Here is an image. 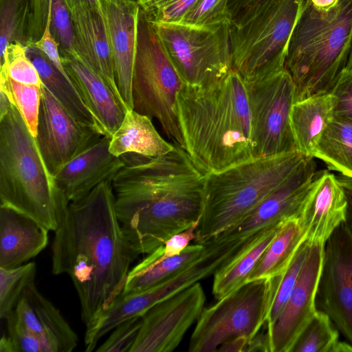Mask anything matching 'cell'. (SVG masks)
Listing matches in <instances>:
<instances>
[{"instance_id": "26", "label": "cell", "mask_w": 352, "mask_h": 352, "mask_svg": "<svg viewBox=\"0 0 352 352\" xmlns=\"http://www.w3.org/2000/svg\"><path fill=\"white\" fill-rule=\"evenodd\" d=\"M24 47L27 56L39 74L43 85L77 120L102 133L67 74L60 71L33 43H28Z\"/></svg>"}, {"instance_id": "25", "label": "cell", "mask_w": 352, "mask_h": 352, "mask_svg": "<svg viewBox=\"0 0 352 352\" xmlns=\"http://www.w3.org/2000/svg\"><path fill=\"white\" fill-rule=\"evenodd\" d=\"M175 146L157 132L151 118L131 109L126 112L111 136L109 150L118 157L127 153L156 157L169 153Z\"/></svg>"}, {"instance_id": "18", "label": "cell", "mask_w": 352, "mask_h": 352, "mask_svg": "<svg viewBox=\"0 0 352 352\" xmlns=\"http://www.w3.org/2000/svg\"><path fill=\"white\" fill-rule=\"evenodd\" d=\"M348 200L338 177L317 172L298 221L309 244L324 245L336 228L346 221Z\"/></svg>"}, {"instance_id": "24", "label": "cell", "mask_w": 352, "mask_h": 352, "mask_svg": "<svg viewBox=\"0 0 352 352\" xmlns=\"http://www.w3.org/2000/svg\"><path fill=\"white\" fill-rule=\"evenodd\" d=\"M333 96L321 93L296 101L290 113V123L296 150L314 157L320 138L333 117Z\"/></svg>"}, {"instance_id": "29", "label": "cell", "mask_w": 352, "mask_h": 352, "mask_svg": "<svg viewBox=\"0 0 352 352\" xmlns=\"http://www.w3.org/2000/svg\"><path fill=\"white\" fill-rule=\"evenodd\" d=\"M283 223L265 230L243 252L214 273L212 294L217 300L248 281L261 256Z\"/></svg>"}, {"instance_id": "10", "label": "cell", "mask_w": 352, "mask_h": 352, "mask_svg": "<svg viewBox=\"0 0 352 352\" xmlns=\"http://www.w3.org/2000/svg\"><path fill=\"white\" fill-rule=\"evenodd\" d=\"M230 22L151 23L183 81L200 86L216 81L232 69Z\"/></svg>"}, {"instance_id": "36", "label": "cell", "mask_w": 352, "mask_h": 352, "mask_svg": "<svg viewBox=\"0 0 352 352\" xmlns=\"http://www.w3.org/2000/svg\"><path fill=\"white\" fill-rule=\"evenodd\" d=\"M152 23H177L199 0H135Z\"/></svg>"}, {"instance_id": "16", "label": "cell", "mask_w": 352, "mask_h": 352, "mask_svg": "<svg viewBox=\"0 0 352 352\" xmlns=\"http://www.w3.org/2000/svg\"><path fill=\"white\" fill-rule=\"evenodd\" d=\"M324 246L310 244L292 294L276 321L267 330L270 352H290L298 336L316 314Z\"/></svg>"}, {"instance_id": "3", "label": "cell", "mask_w": 352, "mask_h": 352, "mask_svg": "<svg viewBox=\"0 0 352 352\" xmlns=\"http://www.w3.org/2000/svg\"><path fill=\"white\" fill-rule=\"evenodd\" d=\"M176 111L182 148L205 173L254 157L245 86L232 69L207 85L184 83Z\"/></svg>"}, {"instance_id": "27", "label": "cell", "mask_w": 352, "mask_h": 352, "mask_svg": "<svg viewBox=\"0 0 352 352\" xmlns=\"http://www.w3.org/2000/svg\"><path fill=\"white\" fill-rule=\"evenodd\" d=\"M205 243L189 245L180 254L160 259L153 251L129 272L122 294L148 289L183 270L197 259Z\"/></svg>"}, {"instance_id": "38", "label": "cell", "mask_w": 352, "mask_h": 352, "mask_svg": "<svg viewBox=\"0 0 352 352\" xmlns=\"http://www.w3.org/2000/svg\"><path fill=\"white\" fill-rule=\"evenodd\" d=\"M52 24L58 43L67 54L78 57L75 34L69 10L64 0H50Z\"/></svg>"}, {"instance_id": "35", "label": "cell", "mask_w": 352, "mask_h": 352, "mask_svg": "<svg viewBox=\"0 0 352 352\" xmlns=\"http://www.w3.org/2000/svg\"><path fill=\"white\" fill-rule=\"evenodd\" d=\"M0 74H8L12 79L19 82L43 85L36 69L19 42L8 45L3 60L1 63Z\"/></svg>"}, {"instance_id": "22", "label": "cell", "mask_w": 352, "mask_h": 352, "mask_svg": "<svg viewBox=\"0 0 352 352\" xmlns=\"http://www.w3.org/2000/svg\"><path fill=\"white\" fill-rule=\"evenodd\" d=\"M68 10L75 34L77 58L98 74L125 105L116 85L112 53L100 12L85 6Z\"/></svg>"}, {"instance_id": "5", "label": "cell", "mask_w": 352, "mask_h": 352, "mask_svg": "<svg viewBox=\"0 0 352 352\" xmlns=\"http://www.w3.org/2000/svg\"><path fill=\"white\" fill-rule=\"evenodd\" d=\"M18 109L0 117V206L55 231L69 205Z\"/></svg>"}, {"instance_id": "6", "label": "cell", "mask_w": 352, "mask_h": 352, "mask_svg": "<svg viewBox=\"0 0 352 352\" xmlns=\"http://www.w3.org/2000/svg\"><path fill=\"white\" fill-rule=\"evenodd\" d=\"M311 157L295 151L253 157L207 174L197 243H204L239 222Z\"/></svg>"}, {"instance_id": "46", "label": "cell", "mask_w": 352, "mask_h": 352, "mask_svg": "<svg viewBox=\"0 0 352 352\" xmlns=\"http://www.w3.org/2000/svg\"><path fill=\"white\" fill-rule=\"evenodd\" d=\"M345 190L347 200L348 209L346 222L352 230V179L344 176H337Z\"/></svg>"}, {"instance_id": "1", "label": "cell", "mask_w": 352, "mask_h": 352, "mask_svg": "<svg viewBox=\"0 0 352 352\" xmlns=\"http://www.w3.org/2000/svg\"><path fill=\"white\" fill-rule=\"evenodd\" d=\"M138 255L118 218L112 180L69 204L54 231L52 272L71 278L86 329L123 292Z\"/></svg>"}, {"instance_id": "2", "label": "cell", "mask_w": 352, "mask_h": 352, "mask_svg": "<svg viewBox=\"0 0 352 352\" xmlns=\"http://www.w3.org/2000/svg\"><path fill=\"white\" fill-rule=\"evenodd\" d=\"M112 179L122 229L138 254H151L201 217L207 174L179 146L156 157L121 155Z\"/></svg>"}, {"instance_id": "11", "label": "cell", "mask_w": 352, "mask_h": 352, "mask_svg": "<svg viewBox=\"0 0 352 352\" xmlns=\"http://www.w3.org/2000/svg\"><path fill=\"white\" fill-rule=\"evenodd\" d=\"M243 81L253 157H272L297 151L290 123L296 87L285 67Z\"/></svg>"}, {"instance_id": "31", "label": "cell", "mask_w": 352, "mask_h": 352, "mask_svg": "<svg viewBox=\"0 0 352 352\" xmlns=\"http://www.w3.org/2000/svg\"><path fill=\"white\" fill-rule=\"evenodd\" d=\"M340 335L328 315L317 309L290 352H334Z\"/></svg>"}, {"instance_id": "33", "label": "cell", "mask_w": 352, "mask_h": 352, "mask_svg": "<svg viewBox=\"0 0 352 352\" xmlns=\"http://www.w3.org/2000/svg\"><path fill=\"white\" fill-rule=\"evenodd\" d=\"M36 265L28 262L10 269L0 267V318L6 320L12 312L23 291L35 281Z\"/></svg>"}, {"instance_id": "15", "label": "cell", "mask_w": 352, "mask_h": 352, "mask_svg": "<svg viewBox=\"0 0 352 352\" xmlns=\"http://www.w3.org/2000/svg\"><path fill=\"white\" fill-rule=\"evenodd\" d=\"M317 172L314 157H311L239 222L216 236L245 239L288 219L298 218Z\"/></svg>"}, {"instance_id": "23", "label": "cell", "mask_w": 352, "mask_h": 352, "mask_svg": "<svg viewBox=\"0 0 352 352\" xmlns=\"http://www.w3.org/2000/svg\"><path fill=\"white\" fill-rule=\"evenodd\" d=\"M50 230L12 208L0 206V267L28 263L48 244Z\"/></svg>"}, {"instance_id": "21", "label": "cell", "mask_w": 352, "mask_h": 352, "mask_svg": "<svg viewBox=\"0 0 352 352\" xmlns=\"http://www.w3.org/2000/svg\"><path fill=\"white\" fill-rule=\"evenodd\" d=\"M61 60L68 77L102 134L111 137L121 124L128 111L126 107L108 85L80 58L67 54Z\"/></svg>"}, {"instance_id": "28", "label": "cell", "mask_w": 352, "mask_h": 352, "mask_svg": "<svg viewBox=\"0 0 352 352\" xmlns=\"http://www.w3.org/2000/svg\"><path fill=\"white\" fill-rule=\"evenodd\" d=\"M305 240L298 218L285 221L261 256L248 281L281 276Z\"/></svg>"}, {"instance_id": "12", "label": "cell", "mask_w": 352, "mask_h": 352, "mask_svg": "<svg viewBox=\"0 0 352 352\" xmlns=\"http://www.w3.org/2000/svg\"><path fill=\"white\" fill-rule=\"evenodd\" d=\"M316 307L352 344V230L346 221L324 244Z\"/></svg>"}, {"instance_id": "8", "label": "cell", "mask_w": 352, "mask_h": 352, "mask_svg": "<svg viewBox=\"0 0 352 352\" xmlns=\"http://www.w3.org/2000/svg\"><path fill=\"white\" fill-rule=\"evenodd\" d=\"M184 83L153 25L140 10L132 80L133 109L155 118L164 134L182 148L176 105Z\"/></svg>"}, {"instance_id": "40", "label": "cell", "mask_w": 352, "mask_h": 352, "mask_svg": "<svg viewBox=\"0 0 352 352\" xmlns=\"http://www.w3.org/2000/svg\"><path fill=\"white\" fill-rule=\"evenodd\" d=\"M22 0H1V43L0 60H3L7 47L12 43L22 24Z\"/></svg>"}, {"instance_id": "39", "label": "cell", "mask_w": 352, "mask_h": 352, "mask_svg": "<svg viewBox=\"0 0 352 352\" xmlns=\"http://www.w3.org/2000/svg\"><path fill=\"white\" fill-rule=\"evenodd\" d=\"M142 316L129 318L111 331L107 339L96 350L98 352H129L142 325Z\"/></svg>"}, {"instance_id": "48", "label": "cell", "mask_w": 352, "mask_h": 352, "mask_svg": "<svg viewBox=\"0 0 352 352\" xmlns=\"http://www.w3.org/2000/svg\"><path fill=\"white\" fill-rule=\"evenodd\" d=\"M68 9L85 6L100 12V0H64Z\"/></svg>"}, {"instance_id": "9", "label": "cell", "mask_w": 352, "mask_h": 352, "mask_svg": "<svg viewBox=\"0 0 352 352\" xmlns=\"http://www.w3.org/2000/svg\"><path fill=\"white\" fill-rule=\"evenodd\" d=\"M279 277L248 281L204 308L188 351H217L223 343L241 336L250 342L267 322Z\"/></svg>"}, {"instance_id": "45", "label": "cell", "mask_w": 352, "mask_h": 352, "mask_svg": "<svg viewBox=\"0 0 352 352\" xmlns=\"http://www.w3.org/2000/svg\"><path fill=\"white\" fill-rule=\"evenodd\" d=\"M250 340L243 336L236 337L223 343L217 351L221 352H243L246 351Z\"/></svg>"}, {"instance_id": "32", "label": "cell", "mask_w": 352, "mask_h": 352, "mask_svg": "<svg viewBox=\"0 0 352 352\" xmlns=\"http://www.w3.org/2000/svg\"><path fill=\"white\" fill-rule=\"evenodd\" d=\"M0 91L15 106L30 133L35 138L42 97L41 87L17 82L8 75L0 76Z\"/></svg>"}, {"instance_id": "49", "label": "cell", "mask_w": 352, "mask_h": 352, "mask_svg": "<svg viewBox=\"0 0 352 352\" xmlns=\"http://www.w3.org/2000/svg\"><path fill=\"white\" fill-rule=\"evenodd\" d=\"M0 352H15L13 343L8 335L1 336L0 340Z\"/></svg>"}, {"instance_id": "30", "label": "cell", "mask_w": 352, "mask_h": 352, "mask_svg": "<svg viewBox=\"0 0 352 352\" xmlns=\"http://www.w3.org/2000/svg\"><path fill=\"white\" fill-rule=\"evenodd\" d=\"M314 158L352 179V121L333 116L320 138Z\"/></svg>"}, {"instance_id": "42", "label": "cell", "mask_w": 352, "mask_h": 352, "mask_svg": "<svg viewBox=\"0 0 352 352\" xmlns=\"http://www.w3.org/2000/svg\"><path fill=\"white\" fill-rule=\"evenodd\" d=\"M330 93L333 96V116L352 121V72L343 69Z\"/></svg>"}, {"instance_id": "14", "label": "cell", "mask_w": 352, "mask_h": 352, "mask_svg": "<svg viewBox=\"0 0 352 352\" xmlns=\"http://www.w3.org/2000/svg\"><path fill=\"white\" fill-rule=\"evenodd\" d=\"M36 142L50 173L102 135L98 129L77 120L43 86Z\"/></svg>"}, {"instance_id": "50", "label": "cell", "mask_w": 352, "mask_h": 352, "mask_svg": "<svg viewBox=\"0 0 352 352\" xmlns=\"http://www.w3.org/2000/svg\"><path fill=\"white\" fill-rule=\"evenodd\" d=\"M344 69L352 72V41H351V45L349 55L346 65L344 67Z\"/></svg>"}, {"instance_id": "13", "label": "cell", "mask_w": 352, "mask_h": 352, "mask_svg": "<svg viewBox=\"0 0 352 352\" xmlns=\"http://www.w3.org/2000/svg\"><path fill=\"white\" fill-rule=\"evenodd\" d=\"M206 301L196 283L157 303L142 316V325L129 352H170L197 320Z\"/></svg>"}, {"instance_id": "34", "label": "cell", "mask_w": 352, "mask_h": 352, "mask_svg": "<svg viewBox=\"0 0 352 352\" xmlns=\"http://www.w3.org/2000/svg\"><path fill=\"white\" fill-rule=\"evenodd\" d=\"M309 246L310 244L305 240L287 270L280 276L267 320V330L272 327L287 303L307 256Z\"/></svg>"}, {"instance_id": "20", "label": "cell", "mask_w": 352, "mask_h": 352, "mask_svg": "<svg viewBox=\"0 0 352 352\" xmlns=\"http://www.w3.org/2000/svg\"><path fill=\"white\" fill-rule=\"evenodd\" d=\"M23 327L45 341L52 352H72L78 338L59 310L37 289L27 286L10 314Z\"/></svg>"}, {"instance_id": "47", "label": "cell", "mask_w": 352, "mask_h": 352, "mask_svg": "<svg viewBox=\"0 0 352 352\" xmlns=\"http://www.w3.org/2000/svg\"><path fill=\"white\" fill-rule=\"evenodd\" d=\"M263 0H228V10L231 20L241 11Z\"/></svg>"}, {"instance_id": "44", "label": "cell", "mask_w": 352, "mask_h": 352, "mask_svg": "<svg viewBox=\"0 0 352 352\" xmlns=\"http://www.w3.org/2000/svg\"><path fill=\"white\" fill-rule=\"evenodd\" d=\"M51 23V6L49 0V10L44 32L41 38L33 44L42 51L60 71L66 73L58 50L59 43L54 40L50 32Z\"/></svg>"}, {"instance_id": "7", "label": "cell", "mask_w": 352, "mask_h": 352, "mask_svg": "<svg viewBox=\"0 0 352 352\" xmlns=\"http://www.w3.org/2000/svg\"><path fill=\"white\" fill-rule=\"evenodd\" d=\"M306 0H263L230 25L232 69L251 80L285 67L289 43Z\"/></svg>"}, {"instance_id": "4", "label": "cell", "mask_w": 352, "mask_h": 352, "mask_svg": "<svg viewBox=\"0 0 352 352\" xmlns=\"http://www.w3.org/2000/svg\"><path fill=\"white\" fill-rule=\"evenodd\" d=\"M351 41L352 0L326 7L306 0L285 61L296 87V101L330 92L346 65Z\"/></svg>"}, {"instance_id": "43", "label": "cell", "mask_w": 352, "mask_h": 352, "mask_svg": "<svg viewBox=\"0 0 352 352\" xmlns=\"http://www.w3.org/2000/svg\"><path fill=\"white\" fill-rule=\"evenodd\" d=\"M199 220L186 230L171 236L162 246L155 250V252L157 253L158 258L164 259L177 255L190 245V241L196 240V230Z\"/></svg>"}, {"instance_id": "17", "label": "cell", "mask_w": 352, "mask_h": 352, "mask_svg": "<svg viewBox=\"0 0 352 352\" xmlns=\"http://www.w3.org/2000/svg\"><path fill=\"white\" fill-rule=\"evenodd\" d=\"M100 15L111 50L116 85L128 110L133 109L132 80L140 6L135 0H100Z\"/></svg>"}, {"instance_id": "41", "label": "cell", "mask_w": 352, "mask_h": 352, "mask_svg": "<svg viewBox=\"0 0 352 352\" xmlns=\"http://www.w3.org/2000/svg\"><path fill=\"white\" fill-rule=\"evenodd\" d=\"M5 320L8 336L13 343L15 352H52L45 341L21 325L11 314Z\"/></svg>"}, {"instance_id": "19", "label": "cell", "mask_w": 352, "mask_h": 352, "mask_svg": "<svg viewBox=\"0 0 352 352\" xmlns=\"http://www.w3.org/2000/svg\"><path fill=\"white\" fill-rule=\"evenodd\" d=\"M110 138L102 135L54 174L56 185L69 203L82 199L100 183L112 180L124 166L122 156L110 152Z\"/></svg>"}, {"instance_id": "37", "label": "cell", "mask_w": 352, "mask_h": 352, "mask_svg": "<svg viewBox=\"0 0 352 352\" xmlns=\"http://www.w3.org/2000/svg\"><path fill=\"white\" fill-rule=\"evenodd\" d=\"M230 21L228 0H199L179 23L206 25Z\"/></svg>"}]
</instances>
